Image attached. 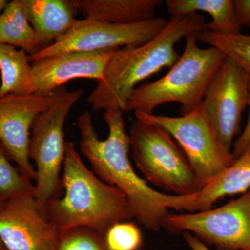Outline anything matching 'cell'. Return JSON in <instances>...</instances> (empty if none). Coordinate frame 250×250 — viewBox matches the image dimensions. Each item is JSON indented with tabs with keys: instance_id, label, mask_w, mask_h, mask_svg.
<instances>
[{
	"instance_id": "28",
	"label": "cell",
	"mask_w": 250,
	"mask_h": 250,
	"mask_svg": "<svg viewBox=\"0 0 250 250\" xmlns=\"http://www.w3.org/2000/svg\"><path fill=\"white\" fill-rule=\"evenodd\" d=\"M6 200H4L1 196H0V210L2 208L3 206L4 205V202Z\"/></svg>"
},
{
	"instance_id": "16",
	"label": "cell",
	"mask_w": 250,
	"mask_h": 250,
	"mask_svg": "<svg viewBox=\"0 0 250 250\" xmlns=\"http://www.w3.org/2000/svg\"><path fill=\"white\" fill-rule=\"evenodd\" d=\"M250 188V142L232 164L206 184L199 192V209H209L226 196L243 194Z\"/></svg>"
},
{
	"instance_id": "29",
	"label": "cell",
	"mask_w": 250,
	"mask_h": 250,
	"mask_svg": "<svg viewBox=\"0 0 250 250\" xmlns=\"http://www.w3.org/2000/svg\"><path fill=\"white\" fill-rule=\"evenodd\" d=\"M0 249H5L4 246H3L2 243H1V241H0Z\"/></svg>"
},
{
	"instance_id": "22",
	"label": "cell",
	"mask_w": 250,
	"mask_h": 250,
	"mask_svg": "<svg viewBox=\"0 0 250 250\" xmlns=\"http://www.w3.org/2000/svg\"><path fill=\"white\" fill-rule=\"evenodd\" d=\"M104 240L108 250H140L143 244L142 232L131 220L112 225Z\"/></svg>"
},
{
	"instance_id": "26",
	"label": "cell",
	"mask_w": 250,
	"mask_h": 250,
	"mask_svg": "<svg viewBox=\"0 0 250 250\" xmlns=\"http://www.w3.org/2000/svg\"><path fill=\"white\" fill-rule=\"evenodd\" d=\"M184 240L191 250H210L205 243L189 232H183Z\"/></svg>"
},
{
	"instance_id": "2",
	"label": "cell",
	"mask_w": 250,
	"mask_h": 250,
	"mask_svg": "<svg viewBox=\"0 0 250 250\" xmlns=\"http://www.w3.org/2000/svg\"><path fill=\"white\" fill-rule=\"evenodd\" d=\"M202 15L174 16L152 40L142 45L117 49L108 62L103 79L98 82L87 102L94 111L119 108L126 112L130 95L138 83L171 67L179 58L175 45L188 34L205 29Z\"/></svg>"
},
{
	"instance_id": "1",
	"label": "cell",
	"mask_w": 250,
	"mask_h": 250,
	"mask_svg": "<svg viewBox=\"0 0 250 250\" xmlns=\"http://www.w3.org/2000/svg\"><path fill=\"white\" fill-rule=\"evenodd\" d=\"M108 136L99 139L91 113L77 118L80 151L90 163L94 174L105 183L116 187L126 196L134 219L147 229L157 232L170 209L199 211L198 194L175 195L158 191L136 173L129 159V134L125 130L123 112L110 108L104 113Z\"/></svg>"
},
{
	"instance_id": "17",
	"label": "cell",
	"mask_w": 250,
	"mask_h": 250,
	"mask_svg": "<svg viewBox=\"0 0 250 250\" xmlns=\"http://www.w3.org/2000/svg\"><path fill=\"white\" fill-rule=\"evenodd\" d=\"M167 12L172 16L207 13L211 22L206 23L205 29L222 35L241 34L242 27L237 18L232 0H166Z\"/></svg>"
},
{
	"instance_id": "19",
	"label": "cell",
	"mask_w": 250,
	"mask_h": 250,
	"mask_svg": "<svg viewBox=\"0 0 250 250\" xmlns=\"http://www.w3.org/2000/svg\"><path fill=\"white\" fill-rule=\"evenodd\" d=\"M0 97L31 94V65L25 51L0 43Z\"/></svg>"
},
{
	"instance_id": "11",
	"label": "cell",
	"mask_w": 250,
	"mask_h": 250,
	"mask_svg": "<svg viewBox=\"0 0 250 250\" xmlns=\"http://www.w3.org/2000/svg\"><path fill=\"white\" fill-rule=\"evenodd\" d=\"M60 231L34 194L6 200L0 210V241L6 250H55Z\"/></svg>"
},
{
	"instance_id": "24",
	"label": "cell",
	"mask_w": 250,
	"mask_h": 250,
	"mask_svg": "<svg viewBox=\"0 0 250 250\" xmlns=\"http://www.w3.org/2000/svg\"><path fill=\"white\" fill-rule=\"evenodd\" d=\"M248 108H249V115H248V123L246 127L242 131L239 137L236 140L233 146L232 154L233 159H236L242 152L244 150L246 146L250 142V78L249 83V102H248Z\"/></svg>"
},
{
	"instance_id": "12",
	"label": "cell",
	"mask_w": 250,
	"mask_h": 250,
	"mask_svg": "<svg viewBox=\"0 0 250 250\" xmlns=\"http://www.w3.org/2000/svg\"><path fill=\"white\" fill-rule=\"evenodd\" d=\"M52 103L51 95L8 94L0 97V143L21 173L31 180L36 179V169L28 154L31 126Z\"/></svg>"
},
{
	"instance_id": "7",
	"label": "cell",
	"mask_w": 250,
	"mask_h": 250,
	"mask_svg": "<svg viewBox=\"0 0 250 250\" xmlns=\"http://www.w3.org/2000/svg\"><path fill=\"white\" fill-rule=\"evenodd\" d=\"M134 114L137 121L158 125L170 134L187 156L203 188L234 161L232 152L219 139L201 103L180 117L140 112Z\"/></svg>"
},
{
	"instance_id": "20",
	"label": "cell",
	"mask_w": 250,
	"mask_h": 250,
	"mask_svg": "<svg viewBox=\"0 0 250 250\" xmlns=\"http://www.w3.org/2000/svg\"><path fill=\"white\" fill-rule=\"evenodd\" d=\"M197 40L220 50L250 75V35H222L203 29Z\"/></svg>"
},
{
	"instance_id": "18",
	"label": "cell",
	"mask_w": 250,
	"mask_h": 250,
	"mask_svg": "<svg viewBox=\"0 0 250 250\" xmlns=\"http://www.w3.org/2000/svg\"><path fill=\"white\" fill-rule=\"evenodd\" d=\"M0 43L21 47L29 55L41 50L22 0L8 2L0 14Z\"/></svg>"
},
{
	"instance_id": "15",
	"label": "cell",
	"mask_w": 250,
	"mask_h": 250,
	"mask_svg": "<svg viewBox=\"0 0 250 250\" xmlns=\"http://www.w3.org/2000/svg\"><path fill=\"white\" fill-rule=\"evenodd\" d=\"M85 19L109 24H136L155 18L161 0H73Z\"/></svg>"
},
{
	"instance_id": "3",
	"label": "cell",
	"mask_w": 250,
	"mask_h": 250,
	"mask_svg": "<svg viewBox=\"0 0 250 250\" xmlns=\"http://www.w3.org/2000/svg\"><path fill=\"white\" fill-rule=\"evenodd\" d=\"M61 188L63 196L54 197L44 208L59 231L85 228L104 235L114 224L134 219L124 194L90 170L71 141L65 143Z\"/></svg>"
},
{
	"instance_id": "25",
	"label": "cell",
	"mask_w": 250,
	"mask_h": 250,
	"mask_svg": "<svg viewBox=\"0 0 250 250\" xmlns=\"http://www.w3.org/2000/svg\"><path fill=\"white\" fill-rule=\"evenodd\" d=\"M234 5L241 27H250V0H235Z\"/></svg>"
},
{
	"instance_id": "21",
	"label": "cell",
	"mask_w": 250,
	"mask_h": 250,
	"mask_svg": "<svg viewBox=\"0 0 250 250\" xmlns=\"http://www.w3.org/2000/svg\"><path fill=\"white\" fill-rule=\"evenodd\" d=\"M11 161L0 143V196L7 200L24 194L34 195V186L31 179L24 177Z\"/></svg>"
},
{
	"instance_id": "30",
	"label": "cell",
	"mask_w": 250,
	"mask_h": 250,
	"mask_svg": "<svg viewBox=\"0 0 250 250\" xmlns=\"http://www.w3.org/2000/svg\"><path fill=\"white\" fill-rule=\"evenodd\" d=\"M0 250H5V249H0Z\"/></svg>"
},
{
	"instance_id": "10",
	"label": "cell",
	"mask_w": 250,
	"mask_h": 250,
	"mask_svg": "<svg viewBox=\"0 0 250 250\" xmlns=\"http://www.w3.org/2000/svg\"><path fill=\"white\" fill-rule=\"evenodd\" d=\"M250 75L226 57L206 90L201 105L219 139L232 152L241 133L243 111L248 107Z\"/></svg>"
},
{
	"instance_id": "8",
	"label": "cell",
	"mask_w": 250,
	"mask_h": 250,
	"mask_svg": "<svg viewBox=\"0 0 250 250\" xmlns=\"http://www.w3.org/2000/svg\"><path fill=\"white\" fill-rule=\"evenodd\" d=\"M163 228L172 233H192L220 250H250V188L218 208L170 213Z\"/></svg>"
},
{
	"instance_id": "13",
	"label": "cell",
	"mask_w": 250,
	"mask_h": 250,
	"mask_svg": "<svg viewBox=\"0 0 250 250\" xmlns=\"http://www.w3.org/2000/svg\"><path fill=\"white\" fill-rule=\"evenodd\" d=\"M116 49L66 52L33 62L31 93L49 96L64 83L77 78L100 82Z\"/></svg>"
},
{
	"instance_id": "14",
	"label": "cell",
	"mask_w": 250,
	"mask_h": 250,
	"mask_svg": "<svg viewBox=\"0 0 250 250\" xmlns=\"http://www.w3.org/2000/svg\"><path fill=\"white\" fill-rule=\"evenodd\" d=\"M41 49L52 45L76 23L73 0H22Z\"/></svg>"
},
{
	"instance_id": "23",
	"label": "cell",
	"mask_w": 250,
	"mask_h": 250,
	"mask_svg": "<svg viewBox=\"0 0 250 250\" xmlns=\"http://www.w3.org/2000/svg\"><path fill=\"white\" fill-rule=\"evenodd\" d=\"M55 250H108L104 235L89 228L60 231Z\"/></svg>"
},
{
	"instance_id": "27",
	"label": "cell",
	"mask_w": 250,
	"mask_h": 250,
	"mask_svg": "<svg viewBox=\"0 0 250 250\" xmlns=\"http://www.w3.org/2000/svg\"><path fill=\"white\" fill-rule=\"evenodd\" d=\"M8 1L6 0H0V14L4 10L5 6L7 4Z\"/></svg>"
},
{
	"instance_id": "4",
	"label": "cell",
	"mask_w": 250,
	"mask_h": 250,
	"mask_svg": "<svg viewBox=\"0 0 250 250\" xmlns=\"http://www.w3.org/2000/svg\"><path fill=\"white\" fill-rule=\"evenodd\" d=\"M199 32L186 36L183 54L165 76L133 90L126 112L152 114L161 104L177 103L181 104L183 116L200 104L207 87L226 56L214 47L200 48L197 44Z\"/></svg>"
},
{
	"instance_id": "5",
	"label": "cell",
	"mask_w": 250,
	"mask_h": 250,
	"mask_svg": "<svg viewBox=\"0 0 250 250\" xmlns=\"http://www.w3.org/2000/svg\"><path fill=\"white\" fill-rule=\"evenodd\" d=\"M129 139L136 165L146 181L171 195L201 191L203 187L187 156L165 129L136 120Z\"/></svg>"
},
{
	"instance_id": "6",
	"label": "cell",
	"mask_w": 250,
	"mask_h": 250,
	"mask_svg": "<svg viewBox=\"0 0 250 250\" xmlns=\"http://www.w3.org/2000/svg\"><path fill=\"white\" fill-rule=\"evenodd\" d=\"M83 95V90H67L64 86L52 92V103L46 111L36 117L31 126L29 159L36 164L34 197L45 208L49 200L59 197L61 170L65 157L64 125L67 117Z\"/></svg>"
},
{
	"instance_id": "9",
	"label": "cell",
	"mask_w": 250,
	"mask_h": 250,
	"mask_svg": "<svg viewBox=\"0 0 250 250\" xmlns=\"http://www.w3.org/2000/svg\"><path fill=\"white\" fill-rule=\"evenodd\" d=\"M168 22L164 18H154L136 24H109L91 20H77L65 35L52 45L29 55L30 62L70 52H93L103 49L136 47L157 36Z\"/></svg>"
}]
</instances>
